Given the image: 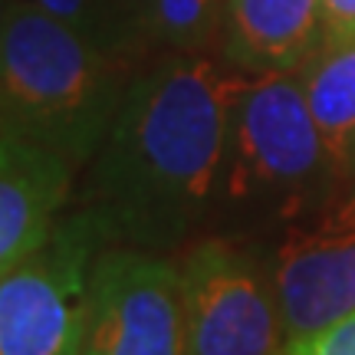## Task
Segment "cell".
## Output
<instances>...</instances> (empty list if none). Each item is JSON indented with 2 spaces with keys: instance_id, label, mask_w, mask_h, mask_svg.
<instances>
[{
  "instance_id": "ba28073f",
  "label": "cell",
  "mask_w": 355,
  "mask_h": 355,
  "mask_svg": "<svg viewBox=\"0 0 355 355\" xmlns=\"http://www.w3.org/2000/svg\"><path fill=\"white\" fill-rule=\"evenodd\" d=\"M73 175L60 152L0 132V277L50 241Z\"/></svg>"
},
{
  "instance_id": "5b68a950",
  "label": "cell",
  "mask_w": 355,
  "mask_h": 355,
  "mask_svg": "<svg viewBox=\"0 0 355 355\" xmlns=\"http://www.w3.org/2000/svg\"><path fill=\"white\" fill-rule=\"evenodd\" d=\"M286 214L273 250V296L286 343L355 313V178Z\"/></svg>"
},
{
  "instance_id": "4fadbf2b",
  "label": "cell",
  "mask_w": 355,
  "mask_h": 355,
  "mask_svg": "<svg viewBox=\"0 0 355 355\" xmlns=\"http://www.w3.org/2000/svg\"><path fill=\"white\" fill-rule=\"evenodd\" d=\"M286 355H355V313L336 319L309 336L290 339Z\"/></svg>"
},
{
  "instance_id": "5bb4252c",
  "label": "cell",
  "mask_w": 355,
  "mask_h": 355,
  "mask_svg": "<svg viewBox=\"0 0 355 355\" xmlns=\"http://www.w3.org/2000/svg\"><path fill=\"white\" fill-rule=\"evenodd\" d=\"M326 3V37L355 33V0H322Z\"/></svg>"
},
{
  "instance_id": "8992f818",
  "label": "cell",
  "mask_w": 355,
  "mask_h": 355,
  "mask_svg": "<svg viewBox=\"0 0 355 355\" xmlns=\"http://www.w3.org/2000/svg\"><path fill=\"white\" fill-rule=\"evenodd\" d=\"M83 355H188L181 266L158 250L102 247L89 273Z\"/></svg>"
},
{
  "instance_id": "6da1fadb",
  "label": "cell",
  "mask_w": 355,
  "mask_h": 355,
  "mask_svg": "<svg viewBox=\"0 0 355 355\" xmlns=\"http://www.w3.org/2000/svg\"><path fill=\"white\" fill-rule=\"evenodd\" d=\"M247 79L201 53H168L135 73L79 191L105 247L162 254L188 237L224 178L230 105Z\"/></svg>"
},
{
  "instance_id": "30bf717a",
  "label": "cell",
  "mask_w": 355,
  "mask_h": 355,
  "mask_svg": "<svg viewBox=\"0 0 355 355\" xmlns=\"http://www.w3.org/2000/svg\"><path fill=\"white\" fill-rule=\"evenodd\" d=\"M336 178H355V33L326 37L300 69Z\"/></svg>"
},
{
  "instance_id": "7c38bea8",
  "label": "cell",
  "mask_w": 355,
  "mask_h": 355,
  "mask_svg": "<svg viewBox=\"0 0 355 355\" xmlns=\"http://www.w3.org/2000/svg\"><path fill=\"white\" fill-rule=\"evenodd\" d=\"M60 24L73 26L102 46L128 53L139 60L135 33H132V0H26Z\"/></svg>"
},
{
  "instance_id": "9a60e30c",
  "label": "cell",
  "mask_w": 355,
  "mask_h": 355,
  "mask_svg": "<svg viewBox=\"0 0 355 355\" xmlns=\"http://www.w3.org/2000/svg\"><path fill=\"white\" fill-rule=\"evenodd\" d=\"M7 10H10V0H0V33H3V24H7Z\"/></svg>"
},
{
  "instance_id": "8fae6325",
  "label": "cell",
  "mask_w": 355,
  "mask_h": 355,
  "mask_svg": "<svg viewBox=\"0 0 355 355\" xmlns=\"http://www.w3.org/2000/svg\"><path fill=\"white\" fill-rule=\"evenodd\" d=\"M227 0H132V33L141 50L201 53L224 37Z\"/></svg>"
},
{
  "instance_id": "7a4b0ae2",
  "label": "cell",
  "mask_w": 355,
  "mask_h": 355,
  "mask_svg": "<svg viewBox=\"0 0 355 355\" xmlns=\"http://www.w3.org/2000/svg\"><path fill=\"white\" fill-rule=\"evenodd\" d=\"M135 73V56L10 0L0 33V132L40 141L79 171L105 141Z\"/></svg>"
},
{
  "instance_id": "52a82bcc",
  "label": "cell",
  "mask_w": 355,
  "mask_h": 355,
  "mask_svg": "<svg viewBox=\"0 0 355 355\" xmlns=\"http://www.w3.org/2000/svg\"><path fill=\"white\" fill-rule=\"evenodd\" d=\"M188 355H286L273 283L237 243L211 237L181 263Z\"/></svg>"
},
{
  "instance_id": "9c48e42d",
  "label": "cell",
  "mask_w": 355,
  "mask_h": 355,
  "mask_svg": "<svg viewBox=\"0 0 355 355\" xmlns=\"http://www.w3.org/2000/svg\"><path fill=\"white\" fill-rule=\"evenodd\" d=\"M224 53L247 76L296 73L326 40L322 0H227Z\"/></svg>"
},
{
  "instance_id": "277c9868",
  "label": "cell",
  "mask_w": 355,
  "mask_h": 355,
  "mask_svg": "<svg viewBox=\"0 0 355 355\" xmlns=\"http://www.w3.org/2000/svg\"><path fill=\"white\" fill-rule=\"evenodd\" d=\"M102 237L83 211L0 277V355H83L89 273Z\"/></svg>"
},
{
  "instance_id": "3957f363",
  "label": "cell",
  "mask_w": 355,
  "mask_h": 355,
  "mask_svg": "<svg viewBox=\"0 0 355 355\" xmlns=\"http://www.w3.org/2000/svg\"><path fill=\"white\" fill-rule=\"evenodd\" d=\"M319 175H332V165L300 73L250 76L227 119V194L234 201L283 198L290 201V214L319 194Z\"/></svg>"
}]
</instances>
